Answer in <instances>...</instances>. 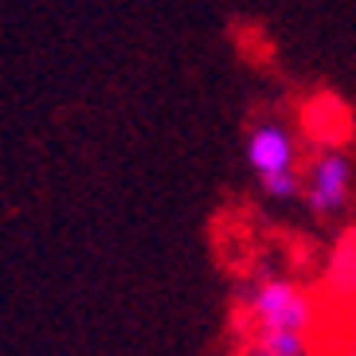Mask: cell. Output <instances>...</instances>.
Returning a JSON list of instances; mask_svg holds the SVG:
<instances>
[{
	"mask_svg": "<svg viewBox=\"0 0 356 356\" xmlns=\"http://www.w3.org/2000/svg\"><path fill=\"white\" fill-rule=\"evenodd\" d=\"M353 184H356V168L348 161V153L337 145H321L302 172V200L321 220L341 216L353 200Z\"/></svg>",
	"mask_w": 356,
	"mask_h": 356,
	"instance_id": "7a4b0ae2",
	"label": "cell"
},
{
	"mask_svg": "<svg viewBox=\"0 0 356 356\" xmlns=\"http://www.w3.org/2000/svg\"><path fill=\"white\" fill-rule=\"evenodd\" d=\"M247 317L254 333H309L317 321L314 298L286 274H262L247 290Z\"/></svg>",
	"mask_w": 356,
	"mask_h": 356,
	"instance_id": "6da1fadb",
	"label": "cell"
},
{
	"mask_svg": "<svg viewBox=\"0 0 356 356\" xmlns=\"http://www.w3.org/2000/svg\"><path fill=\"white\" fill-rule=\"evenodd\" d=\"M259 192L270 196V200H302V168L274 172V177H259Z\"/></svg>",
	"mask_w": 356,
	"mask_h": 356,
	"instance_id": "8992f818",
	"label": "cell"
},
{
	"mask_svg": "<svg viewBox=\"0 0 356 356\" xmlns=\"http://www.w3.org/2000/svg\"><path fill=\"white\" fill-rule=\"evenodd\" d=\"M239 356H274V353L266 345H259V341H247V348H243Z\"/></svg>",
	"mask_w": 356,
	"mask_h": 356,
	"instance_id": "52a82bcc",
	"label": "cell"
},
{
	"mask_svg": "<svg viewBox=\"0 0 356 356\" xmlns=\"http://www.w3.org/2000/svg\"><path fill=\"white\" fill-rule=\"evenodd\" d=\"M302 145L293 129H286L282 122H259L247 134V165L254 177H274V172H290L298 168Z\"/></svg>",
	"mask_w": 356,
	"mask_h": 356,
	"instance_id": "3957f363",
	"label": "cell"
},
{
	"mask_svg": "<svg viewBox=\"0 0 356 356\" xmlns=\"http://www.w3.org/2000/svg\"><path fill=\"white\" fill-rule=\"evenodd\" d=\"M325 293L341 305L356 302V231H348L345 239L337 243L329 270H325Z\"/></svg>",
	"mask_w": 356,
	"mask_h": 356,
	"instance_id": "277c9868",
	"label": "cell"
},
{
	"mask_svg": "<svg viewBox=\"0 0 356 356\" xmlns=\"http://www.w3.org/2000/svg\"><path fill=\"white\" fill-rule=\"evenodd\" d=\"M251 341L266 345L274 356H314V348H309V333H254Z\"/></svg>",
	"mask_w": 356,
	"mask_h": 356,
	"instance_id": "5b68a950",
	"label": "cell"
},
{
	"mask_svg": "<svg viewBox=\"0 0 356 356\" xmlns=\"http://www.w3.org/2000/svg\"><path fill=\"white\" fill-rule=\"evenodd\" d=\"M341 356H356V337H353V341L345 345V353H341Z\"/></svg>",
	"mask_w": 356,
	"mask_h": 356,
	"instance_id": "ba28073f",
	"label": "cell"
},
{
	"mask_svg": "<svg viewBox=\"0 0 356 356\" xmlns=\"http://www.w3.org/2000/svg\"><path fill=\"white\" fill-rule=\"evenodd\" d=\"M353 305H356V302H353Z\"/></svg>",
	"mask_w": 356,
	"mask_h": 356,
	"instance_id": "9c48e42d",
	"label": "cell"
}]
</instances>
